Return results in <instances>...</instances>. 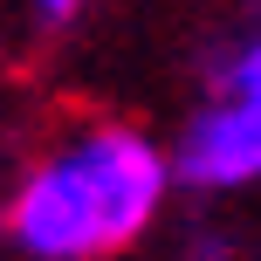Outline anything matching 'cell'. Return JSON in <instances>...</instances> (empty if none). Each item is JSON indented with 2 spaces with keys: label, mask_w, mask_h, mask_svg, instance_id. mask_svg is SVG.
Instances as JSON below:
<instances>
[{
  "label": "cell",
  "mask_w": 261,
  "mask_h": 261,
  "mask_svg": "<svg viewBox=\"0 0 261 261\" xmlns=\"http://www.w3.org/2000/svg\"><path fill=\"white\" fill-rule=\"evenodd\" d=\"M172 158L130 124H90L21 179L7 234L35 261H103L158 220Z\"/></svg>",
  "instance_id": "obj_1"
},
{
  "label": "cell",
  "mask_w": 261,
  "mask_h": 261,
  "mask_svg": "<svg viewBox=\"0 0 261 261\" xmlns=\"http://www.w3.org/2000/svg\"><path fill=\"white\" fill-rule=\"evenodd\" d=\"M172 179L199 193L261 186V28L241 35L206 69V103L186 117V138L172 151Z\"/></svg>",
  "instance_id": "obj_2"
},
{
  "label": "cell",
  "mask_w": 261,
  "mask_h": 261,
  "mask_svg": "<svg viewBox=\"0 0 261 261\" xmlns=\"http://www.w3.org/2000/svg\"><path fill=\"white\" fill-rule=\"evenodd\" d=\"M83 7V0H35V14H41V21H48V28H62L69 21V14H76Z\"/></svg>",
  "instance_id": "obj_3"
}]
</instances>
